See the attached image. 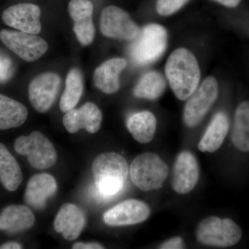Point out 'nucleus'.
<instances>
[{
  "mask_svg": "<svg viewBox=\"0 0 249 249\" xmlns=\"http://www.w3.org/2000/svg\"><path fill=\"white\" fill-rule=\"evenodd\" d=\"M95 187L93 196L106 200L117 196L123 188L129 173L127 160L116 152L98 155L92 163Z\"/></svg>",
  "mask_w": 249,
  "mask_h": 249,
  "instance_id": "1",
  "label": "nucleus"
},
{
  "mask_svg": "<svg viewBox=\"0 0 249 249\" xmlns=\"http://www.w3.org/2000/svg\"><path fill=\"white\" fill-rule=\"evenodd\" d=\"M165 71L170 88L180 101L188 99L199 86V65L196 56L188 49L174 51L165 64Z\"/></svg>",
  "mask_w": 249,
  "mask_h": 249,
  "instance_id": "2",
  "label": "nucleus"
},
{
  "mask_svg": "<svg viewBox=\"0 0 249 249\" xmlns=\"http://www.w3.org/2000/svg\"><path fill=\"white\" fill-rule=\"evenodd\" d=\"M132 183L142 191L158 190L169 175V168L160 156L145 152L136 157L129 168Z\"/></svg>",
  "mask_w": 249,
  "mask_h": 249,
  "instance_id": "3",
  "label": "nucleus"
},
{
  "mask_svg": "<svg viewBox=\"0 0 249 249\" xmlns=\"http://www.w3.org/2000/svg\"><path fill=\"white\" fill-rule=\"evenodd\" d=\"M242 237V229L229 218L211 216L203 219L196 228V240L209 247H232L237 245Z\"/></svg>",
  "mask_w": 249,
  "mask_h": 249,
  "instance_id": "4",
  "label": "nucleus"
},
{
  "mask_svg": "<svg viewBox=\"0 0 249 249\" xmlns=\"http://www.w3.org/2000/svg\"><path fill=\"white\" fill-rule=\"evenodd\" d=\"M168 42L166 29L157 24H150L141 29L129 48L131 58L141 65L156 61L164 53Z\"/></svg>",
  "mask_w": 249,
  "mask_h": 249,
  "instance_id": "5",
  "label": "nucleus"
},
{
  "mask_svg": "<svg viewBox=\"0 0 249 249\" xmlns=\"http://www.w3.org/2000/svg\"><path fill=\"white\" fill-rule=\"evenodd\" d=\"M14 146L18 154L27 156L31 167L36 169H47L56 163V150L53 144L37 131L18 137Z\"/></svg>",
  "mask_w": 249,
  "mask_h": 249,
  "instance_id": "6",
  "label": "nucleus"
},
{
  "mask_svg": "<svg viewBox=\"0 0 249 249\" xmlns=\"http://www.w3.org/2000/svg\"><path fill=\"white\" fill-rule=\"evenodd\" d=\"M219 93L217 80L206 78L200 86L188 98L183 109V119L188 127L198 125L215 102Z\"/></svg>",
  "mask_w": 249,
  "mask_h": 249,
  "instance_id": "7",
  "label": "nucleus"
},
{
  "mask_svg": "<svg viewBox=\"0 0 249 249\" xmlns=\"http://www.w3.org/2000/svg\"><path fill=\"white\" fill-rule=\"evenodd\" d=\"M0 40L10 50L25 61L32 62L40 59L48 50V44L35 34L22 31H0Z\"/></svg>",
  "mask_w": 249,
  "mask_h": 249,
  "instance_id": "8",
  "label": "nucleus"
},
{
  "mask_svg": "<svg viewBox=\"0 0 249 249\" xmlns=\"http://www.w3.org/2000/svg\"><path fill=\"white\" fill-rule=\"evenodd\" d=\"M100 28L106 37L121 40H134L141 31L129 15L115 6H109L103 10Z\"/></svg>",
  "mask_w": 249,
  "mask_h": 249,
  "instance_id": "9",
  "label": "nucleus"
},
{
  "mask_svg": "<svg viewBox=\"0 0 249 249\" xmlns=\"http://www.w3.org/2000/svg\"><path fill=\"white\" fill-rule=\"evenodd\" d=\"M61 84V78L54 72L41 73L31 80L29 97L36 111L45 113L53 106Z\"/></svg>",
  "mask_w": 249,
  "mask_h": 249,
  "instance_id": "10",
  "label": "nucleus"
},
{
  "mask_svg": "<svg viewBox=\"0 0 249 249\" xmlns=\"http://www.w3.org/2000/svg\"><path fill=\"white\" fill-rule=\"evenodd\" d=\"M150 208L144 201L127 199L111 208L103 214V221L111 227L134 225L147 220Z\"/></svg>",
  "mask_w": 249,
  "mask_h": 249,
  "instance_id": "11",
  "label": "nucleus"
},
{
  "mask_svg": "<svg viewBox=\"0 0 249 249\" xmlns=\"http://www.w3.org/2000/svg\"><path fill=\"white\" fill-rule=\"evenodd\" d=\"M199 178V165L196 156L183 150L178 154L174 165L172 186L180 195L191 193L197 184Z\"/></svg>",
  "mask_w": 249,
  "mask_h": 249,
  "instance_id": "12",
  "label": "nucleus"
},
{
  "mask_svg": "<svg viewBox=\"0 0 249 249\" xmlns=\"http://www.w3.org/2000/svg\"><path fill=\"white\" fill-rule=\"evenodd\" d=\"M40 15V7L37 5L21 3L5 10L1 18L3 22L9 27L36 35L42 30Z\"/></svg>",
  "mask_w": 249,
  "mask_h": 249,
  "instance_id": "13",
  "label": "nucleus"
},
{
  "mask_svg": "<svg viewBox=\"0 0 249 249\" xmlns=\"http://www.w3.org/2000/svg\"><path fill=\"white\" fill-rule=\"evenodd\" d=\"M68 11L74 23L73 32L80 43L83 46L92 43L95 37L92 3L89 0H71L69 3Z\"/></svg>",
  "mask_w": 249,
  "mask_h": 249,
  "instance_id": "14",
  "label": "nucleus"
},
{
  "mask_svg": "<svg viewBox=\"0 0 249 249\" xmlns=\"http://www.w3.org/2000/svg\"><path fill=\"white\" fill-rule=\"evenodd\" d=\"M103 114L94 103L88 102L79 109H70L63 117V124L67 132L74 134L85 129L90 134L97 132L101 128Z\"/></svg>",
  "mask_w": 249,
  "mask_h": 249,
  "instance_id": "15",
  "label": "nucleus"
},
{
  "mask_svg": "<svg viewBox=\"0 0 249 249\" xmlns=\"http://www.w3.org/2000/svg\"><path fill=\"white\" fill-rule=\"evenodd\" d=\"M86 222L83 211L78 206L67 203L60 208L54 220L55 231L67 240H74L83 231Z\"/></svg>",
  "mask_w": 249,
  "mask_h": 249,
  "instance_id": "16",
  "label": "nucleus"
},
{
  "mask_svg": "<svg viewBox=\"0 0 249 249\" xmlns=\"http://www.w3.org/2000/svg\"><path fill=\"white\" fill-rule=\"evenodd\" d=\"M56 191V181L53 176L39 174L33 176L28 182L24 199L31 207L41 210L45 208L47 199L53 196Z\"/></svg>",
  "mask_w": 249,
  "mask_h": 249,
  "instance_id": "17",
  "label": "nucleus"
},
{
  "mask_svg": "<svg viewBox=\"0 0 249 249\" xmlns=\"http://www.w3.org/2000/svg\"><path fill=\"white\" fill-rule=\"evenodd\" d=\"M125 59H109L95 70L93 82L95 86L103 93L111 94L116 92L120 88L119 75L127 66Z\"/></svg>",
  "mask_w": 249,
  "mask_h": 249,
  "instance_id": "18",
  "label": "nucleus"
},
{
  "mask_svg": "<svg viewBox=\"0 0 249 249\" xmlns=\"http://www.w3.org/2000/svg\"><path fill=\"white\" fill-rule=\"evenodd\" d=\"M35 217L27 206L11 205L0 213V231L8 234L25 231L34 226Z\"/></svg>",
  "mask_w": 249,
  "mask_h": 249,
  "instance_id": "19",
  "label": "nucleus"
},
{
  "mask_svg": "<svg viewBox=\"0 0 249 249\" xmlns=\"http://www.w3.org/2000/svg\"><path fill=\"white\" fill-rule=\"evenodd\" d=\"M229 129L227 116L224 112L217 113L199 141L198 148L202 152L213 153L217 151L225 140Z\"/></svg>",
  "mask_w": 249,
  "mask_h": 249,
  "instance_id": "20",
  "label": "nucleus"
},
{
  "mask_svg": "<svg viewBox=\"0 0 249 249\" xmlns=\"http://www.w3.org/2000/svg\"><path fill=\"white\" fill-rule=\"evenodd\" d=\"M157 119L149 111L132 114L127 121V127L133 138L140 143L152 142L157 130Z\"/></svg>",
  "mask_w": 249,
  "mask_h": 249,
  "instance_id": "21",
  "label": "nucleus"
},
{
  "mask_svg": "<svg viewBox=\"0 0 249 249\" xmlns=\"http://www.w3.org/2000/svg\"><path fill=\"white\" fill-rule=\"evenodd\" d=\"M27 117L28 110L24 105L0 93V130L19 127Z\"/></svg>",
  "mask_w": 249,
  "mask_h": 249,
  "instance_id": "22",
  "label": "nucleus"
},
{
  "mask_svg": "<svg viewBox=\"0 0 249 249\" xmlns=\"http://www.w3.org/2000/svg\"><path fill=\"white\" fill-rule=\"evenodd\" d=\"M0 181L7 191L14 192L20 186L22 173L20 166L7 147L0 142Z\"/></svg>",
  "mask_w": 249,
  "mask_h": 249,
  "instance_id": "23",
  "label": "nucleus"
},
{
  "mask_svg": "<svg viewBox=\"0 0 249 249\" xmlns=\"http://www.w3.org/2000/svg\"><path fill=\"white\" fill-rule=\"evenodd\" d=\"M231 141L240 151L249 152V101L241 103L236 109Z\"/></svg>",
  "mask_w": 249,
  "mask_h": 249,
  "instance_id": "24",
  "label": "nucleus"
},
{
  "mask_svg": "<svg viewBox=\"0 0 249 249\" xmlns=\"http://www.w3.org/2000/svg\"><path fill=\"white\" fill-rule=\"evenodd\" d=\"M66 87L60 98V108L66 113L76 107L83 92V78L79 69L73 68L67 74Z\"/></svg>",
  "mask_w": 249,
  "mask_h": 249,
  "instance_id": "25",
  "label": "nucleus"
},
{
  "mask_svg": "<svg viewBox=\"0 0 249 249\" xmlns=\"http://www.w3.org/2000/svg\"><path fill=\"white\" fill-rule=\"evenodd\" d=\"M166 83L163 76L159 72L153 71L145 73L139 80L134 89L136 97L155 100L164 92Z\"/></svg>",
  "mask_w": 249,
  "mask_h": 249,
  "instance_id": "26",
  "label": "nucleus"
},
{
  "mask_svg": "<svg viewBox=\"0 0 249 249\" xmlns=\"http://www.w3.org/2000/svg\"><path fill=\"white\" fill-rule=\"evenodd\" d=\"M190 0H157V13L162 16H171L178 12Z\"/></svg>",
  "mask_w": 249,
  "mask_h": 249,
  "instance_id": "27",
  "label": "nucleus"
},
{
  "mask_svg": "<svg viewBox=\"0 0 249 249\" xmlns=\"http://www.w3.org/2000/svg\"><path fill=\"white\" fill-rule=\"evenodd\" d=\"M185 244L183 240L180 237H175L165 241L160 245V249H185Z\"/></svg>",
  "mask_w": 249,
  "mask_h": 249,
  "instance_id": "28",
  "label": "nucleus"
},
{
  "mask_svg": "<svg viewBox=\"0 0 249 249\" xmlns=\"http://www.w3.org/2000/svg\"><path fill=\"white\" fill-rule=\"evenodd\" d=\"M73 249H103L104 247L98 243H83V242H77L73 245Z\"/></svg>",
  "mask_w": 249,
  "mask_h": 249,
  "instance_id": "29",
  "label": "nucleus"
},
{
  "mask_svg": "<svg viewBox=\"0 0 249 249\" xmlns=\"http://www.w3.org/2000/svg\"><path fill=\"white\" fill-rule=\"evenodd\" d=\"M228 8H235L240 4L241 0H213Z\"/></svg>",
  "mask_w": 249,
  "mask_h": 249,
  "instance_id": "30",
  "label": "nucleus"
},
{
  "mask_svg": "<svg viewBox=\"0 0 249 249\" xmlns=\"http://www.w3.org/2000/svg\"><path fill=\"white\" fill-rule=\"evenodd\" d=\"M22 249V245L18 242H8L0 246V249Z\"/></svg>",
  "mask_w": 249,
  "mask_h": 249,
  "instance_id": "31",
  "label": "nucleus"
}]
</instances>
